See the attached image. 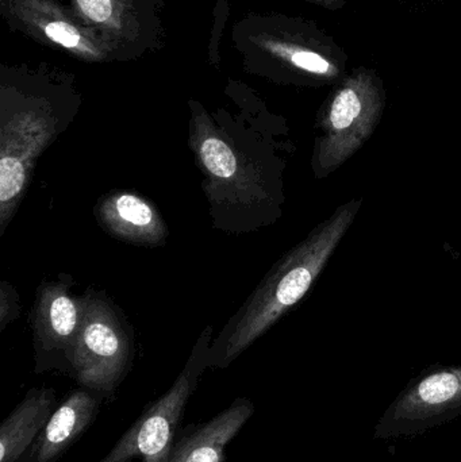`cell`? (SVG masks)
Instances as JSON below:
<instances>
[{"instance_id":"9a60e30c","label":"cell","mask_w":461,"mask_h":462,"mask_svg":"<svg viewBox=\"0 0 461 462\" xmlns=\"http://www.w3.org/2000/svg\"><path fill=\"white\" fill-rule=\"evenodd\" d=\"M311 2L317 3V5L327 8V10L337 11L341 10L348 0H311Z\"/></svg>"},{"instance_id":"9c48e42d","label":"cell","mask_w":461,"mask_h":462,"mask_svg":"<svg viewBox=\"0 0 461 462\" xmlns=\"http://www.w3.org/2000/svg\"><path fill=\"white\" fill-rule=\"evenodd\" d=\"M97 401L87 391H75L51 414L35 445L32 462H53L91 425Z\"/></svg>"},{"instance_id":"8992f818","label":"cell","mask_w":461,"mask_h":462,"mask_svg":"<svg viewBox=\"0 0 461 462\" xmlns=\"http://www.w3.org/2000/svg\"><path fill=\"white\" fill-rule=\"evenodd\" d=\"M95 216L103 229L126 244L154 247L167 241L168 227L161 214L134 192L106 195L95 208Z\"/></svg>"},{"instance_id":"5bb4252c","label":"cell","mask_w":461,"mask_h":462,"mask_svg":"<svg viewBox=\"0 0 461 462\" xmlns=\"http://www.w3.org/2000/svg\"><path fill=\"white\" fill-rule=\"evenodd\" d=\"M83 13L95 22H106L111 18L113 5L111 0H78Z\"/></svg>"},{"instance_id":"30bf717a","label":"cell","mask_w":461,"mask_h":462,"mask_svg":"<svg viewBox=\"0 0 461 462\" xmlns=\"http://www.w3.org/2000/svg\"><path fill=\"white\" fill-rule=\"evenodd\" d=\"M51 390L32 391L0 428V462H16L51 417Z\"/></svg>"},{"instance_id":"8fae6325","label":"cell","mask_w":461,"mask_h":462,"mask_svg":"<svg viewBox=\"0 0 461 462\" xmlns=\"http://www.w3.org/2000/svg\"><path fill=\"white\" fill-rule=\"evenodd\" d=\"M461 399V366L435 372L419 383L409 395V404L435 409Z\"/></svg>"},{"instance_id":"6da1fadb","label":"cell","mask_w":461,"mask_h":462,"mask_svg":"<svg viewBox=\"0 0 461 462\" xmlns=\"http://www.w3.org/2000/svg\"><path fill=\"white\" fill-rule=\"evenodd\" d=\"M189 143L216 229L252 233L276 222L284 203L287 143L208 122L192 126Z\"/></svg>"},{"instance_id":"3957f363","label":"cell","mask_w":461,"mask_h":462,"mask_svg":"<svg viewBox=\"0 0 461 462\" xmlns=\"http://www.w3.org/2000/svg\"><path fill=\"white\" fill-rule=\"evenodd\" d=\"M386 87L376 70L357 67L346 73L322 107L311 168L317 179L335 172L365 145L386 108Z\"/></svg>"},{"instance_id":"4fadbf2b","label":"cell","mask_w":461,"mask_h":462,"mask_svg":"<svg viewBox=\"0 0 461 462\" xmlns=\"http://www.w3.org/2000/svg\"><path fill=\"white\" fill-rule=\"evenodd\" d=\"M46 35L54 42H59L60 45L65 48H75L80 42V35L78 30L73 29L70 24L65 22H51L45 27Z\"/></svg>"},{"instance_id":"52a82bcc","label":"cell","mask_w":461,"mask_h":462,"mask_svg":"<svg viewBox=\"0 0 461 462\" xmlns=\"http://www.w3.org/2000/svg\"><path fill=\"white\" fill-rule=\"evenodd\" d=\"M69 288L64 279L42 282L38 290L32 323L37 344L46 352L62 350L67 355L80 330L81 298L70 295Z\"/></svg>"},{"instance_id":"7c38bea8","label":"cell","mask_w":461,"mask_h":462,"mask_svg":"<svg viewBox=\"0 0 461 462\" xmlns=\"http://www.w3.org/2000/svg\"><path fill=\"white\" fill-rule=\"evenodd\" d=\"M21 314L19 295L13 284L0 282V331L5 330L8 323L15 320Z\"/></svg>"},{"instance_id":"5b68a950","label":"cell","mask_w":461,"mask_h":462,"mask_svg":"<svg viewBox=\"0 0 461 462\" xmlns=\"http://www.w3.org/2000/svg\"><path fill=\"white\" fill-rule=\"evenodd\" d=\"M211 336L213 328L207 326L198 338L175 384L143 412L107 457L100 462H126L133 457H140L143 462H170L179 420L197 388L200 374L208 366V352L213 344Z\"/></svg>"},{"instance_id":"7a4b0ae2","label":"cell","mask_w":461,"mask_h":462,"mask_svg":"<svg viewBox=\"0 0 461 462\" xmlns=\"http://www.w3.org/2000/svg\"><path fill=\"white\" fill-rule=\"evenodd\" d=\"M362 203L354 199L340 206L271 268L211 344L208 366L226 368L305 298L354 225Z\"/></svg>"},{"instance_id":"277c9868","label":"cell","mask_w":461,"mask_h":462,"mask_svg":"<svg viewBox=\"0 0 461 462\" xmlns=\"http://www.w3.org/2000/svg\"><path fill=\"white\" fill-rule=\"evenodd\" d=\"M83 319L67 353L76 379L89 390L108 393L124 379L133 355V338L107 296L88 290L81 298Z\"/></svg>"},{"instance_id":"ba28073f","label":"cell","mask_w":461,"mask_h":462,"mask_svg":"<svg viewBox=\"0 0 461 462\" xmlns=\"http://www.w3.org/2000/svg\"><path fill=\"white\" fill-rule=\"evenodd\" d=\"M254 407L246 399H237L229 409L210 422L195 429L173 445L170 462H222L225 448L254 414Z\"/></svg>"}]
</instances>
